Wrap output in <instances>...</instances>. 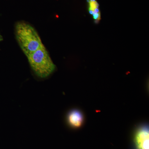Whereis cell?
Listing matches in <instances>:
<instances>
[{
	"label": "cell",
	"instance_id": "1",
	"mask_svg": "<svg viewBox=\"0 0 149 149\" xmlns=\"http://www.w3.org/2000/svg\"><path fill=\"white\" fill-rule=\"evenodd\" d=\"M15 34L19 47L27 57L43 45L37 31L27 22H17L15 25Z\"/></svg>",
	"mask_w": 149,
	"mask_h": 149
},
{
	"label": "cell",
	"instance_id": "2",
	"mask_svg": "<svg viewBox=\"0 0 149 149\" xmlns=\"http://www.w3.org/2000/svg\"><path fill=\"white\" fill-rule=\"evenodd\" d=\"M27 57L32 70L40 78L48 77L55 70V65L44 45Z\"/></svg>",
	"mask_w": 149,
	"mask_h": 149
},
{
	"label": "cell",
	"instance_id": "3",
	"mask_svg": "<svg viewBox=\"0 0 149 149\" xmlns=\"http://www.w3.org/2000/svg\"><path fill=\"white\" fill-rule=\"evenodd\" d=\"M132 149H149V126L148 123H142L135 128Z\"/></svg>",
	"mask_w": 149,
	"mask_h": 149
},
{
	"label": "cell",
	"instance_id": "4",
	"mask_svg": "<svg viewBox=\"0 0 149 149\" xmlns=\"http://www.w3.org/2000/svg\"><path fill=\"white\" fill-rule=\"evenodd\" d=\"M84 116L80 110L72 109L70 111L67 115V120L71 128L77 129L81 127L84 122Z\"/></svg>",
	"mask_w": 149,
	"mask_h": 149
},
{
	"label": "cell",
	"instance_id": "5",
	"mask_svg": "<svg viewBox=\"0 0 149 149\" xmlns=\"http://www.w3.org/2000/svg\"><path fill=\"white\" fill-rule=\"evenodd\" d=\"M89 13L93 15L95 23H98L101 19V13L99 10V5L96 0H87Z\"/></svg>",
	"mask_w": 149,
	"mask_h": 149
}]
</instances>
